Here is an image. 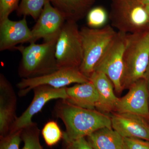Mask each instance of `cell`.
I'll return each instance as SVG.
<instances>
[{
    "label": "cell",
    "instance_id": "6da1fadb",
    "mask_svg": "<svg viewBox=\"0 0 149 149\" xmlns=\"http://www.w3.org/2000/svg\"><path fill=\"white\" fill-rule=\"evenodd\" d=\"M54 113L65 125L63 139L65 142L85 138L100 128L112 127L109 116L96 109L76 106L65 100L59 99L56 103Z\"/></svg>",
    "mask_w": 149,
    "mask_h": 149
},
{
    "label": "cell",
    "instance_id": "7a4b0ae2",
    "mask_svg": "<svg viewBox=\"0 0 149 149\" xmlns=\"http://www.w3.org/2000/svg\"><path fill=\"white\" fill-rule=\"evenodd\" d=\"M124 69L121 85L129 89L144 78L149 63V30L127 34L123 54Z\"/></svg>",
    "mask_w": 149,
    "mask_h": 149
},
{
    "label": "cell",
    "instance_id": "3957f363",
    "mask_svg": "<svg viewBox=\"0 0 149 149\" xmlns=\"http://www.w3.org/2000/svg\"><path fill=\"white\" fill-rule=\"evenodd\" d=\"M57 39L42 44L31 42L27 46L14 48L22 55L18 69L19 75L22 79L43 76L59 69L55 56Z\"/></svg>",
    "mask_w": 149,
    "mask_h": 149
},
{
    "label": "cell",
    "instance_id": "277c9868",
    "mask_svg": "<svg viewBox=\"0 0 149 149\" xmlns=\"http://www.w3.org/2000/svg\"><path fill=\"white\" fill-rule=\"evenodd\" d=\"M83 58L80 71L90 79L96 66L113 42L116 35L113 27L107 24L100 28L83 27L80 29Z\"/></svg>",
    "mask_w": 149,
    "mask_h": 149
},
{
    "label": "cell",
    "instance_id": "5b68a950",
    "mask_svg": "<svg viewBox=\"0 0 149 149\" xmlns=\"http://www.w3.org/2000/svg\"><path fill=\"white\" fill-rule=\"evenodd\" d=\"M109 19L112 27L126 34L149 28V17L139 0H111Z\"/></svg>",
    "mask_w": 149,
    "mask_h": 149
},
{
    "label": "cell",
    "instance_id": "8992f818",
    "mask_svg": "<svg viewBox=\"0 0 149 149\" xmlns=\"http://www.w3.org/2000/svg\"><path fill=\"white\" fill-rule=\"evenodd\" d=\"M55 56L58 68H80L83 61V50L77 22H65L56 43Z\"/></svg>",
    "mask_w": 149,
    "mask_h": 149
},
{
    "label": "cell",
    "instance_id": "52a82bcc",
    "mask_svg": "<svg viewBox=\"0 0 149 149\" xmlns=\"http://www.w3.org/2000/svg\"><path fill=\"white\" fill-rule=\"evenodd\" d=\"M90 81V79L80 71L79 68H59L50 74L36 77L23 78L17 87L19 91V97L26 96L35 87L46 85L56 88L66 87L72 83H83Z\"/></svg>",
    "mask_w": 149,
    "mask_h": 149
},
{
    "label": "cell",
    "instance_id": "ba28073f",
    "mask_svg": "<svg viewBox=\"0 0 149 149\" xmlns=\"http://www.w3.org/2000/svg\"><path fill=\"white\" fill-rule=\"evenodd\" d=\"M127 35L124 32H117L113 42L94 71L105 74L112 83L115 92L118 95L123 91L121 80L124 69L123 54Z\"/></svg>",
    "mask_w": 149,
    "mask_h": 149
},
{
    "label": "cell",
    "instance_id": "9c48e42d",
    "mask_svg": "<svg viewBox=\"0 0 149 149\" xmlns=\"http://www.w3.org/2000/svg\"><path fill=\"white\" fill-rule=\"evenodd\" d=\"M32 91L34 97L32 102L22 114L17 117L10 133L22 130L31 124L33 116L41 111L50 101L55 99L66 100L68 97L66 87L56 88L48 85H40Z\"/></svg>",
    "mask_w": 149,
    "mask_h": 149
},
{
    "label": "cell",
    "instance_id": "30bf717a",
    "mask_svg": "<svg viewBox=\"0 0 149 149\" xmlns=\"http://www.w3.org/2000/svg\"><path fill=\"white\" fill-rule=\"evenodd\" d=\"M119 98L114 112L136 114L149 121V90L146 81L140 79Z\"/></svg>",
    "mask_w": 149,
    "mask_h": 149
},
{
    "label": "cell",
    "instance_id": "8fae6325",
    "mask_svg": "<svg viewBox=\"0 0 149 149\" xmlns=\"http://www.w3.org/2000/svg\"><path fill=\"white\" fill-rule=\"evenodd\" d=\"M37 21L31 30L32 39L29 43L36 42L40 39L45 42L57 39L66 21L50 1L46 3Z\"/></svg>",
    "mask_w": 149,
    "mask_h": 149
},
{
    "label": "cell",
    "instance_id": "7c38bea8",
    "mask_svg": "<svg viewBox=\"0 0 149 149\" xmlns=\"http://www.w3.org/2000/svg\"><path fill=\"white\" fill-rule=\"evenodd\" d=\"M17 98L13 87L2 73L0 74V136L10 133L16 121Z\"/></svg>",
    "mask_w": 149,
    "mask_h": 149
},
{
    "label": "cell",
    "instance_id": "4fadbf2b",
    "mask_svg": "<svg viewBox=\"0 0 149 149\" xmlns=\"http://www.w3.org/2000/svg\"><path fill=\"white\" fill-rule=\"evenodd\" d=\"M112 128L123 138H137L149 141V123L136 114L113 112L110 115Z\"/></svg>",
    "mask_w": 149,
    "mask_h": 149
},
{
    "label": "cell",
    "instance_id": "5bb4252c",
    "mask_svg": "<svg viewBox=\"0 0 149 149\" xmlns=\"http://www.w3.org/2000/svg\"><path fill=\"white\" fill-rule=\"evenodd\" d=\"M31 39L32 32L26 17L19 21L8 18L0 22V51L12 49L18 44L29 43Z\"/></svg>",
    "mask_w": 149,
    "mask_h": 149
},
{
    "label": "cell",
    "instance_id": "9a60e30c",
    "mask_svg": "<svg viewBox=\"0 0 149 149\" xmlns=\"http://www.w3.org/2000/svg\"><path fill=\"white\" fill-rule=\"evenodd\" d=\"M90 80L97 92L98 99L96 110L110 116L114 112L119 98L115 95L112 83L105 74L98 71H94Z\"/></svg>",
    "mask_w": 149,
    "mask_h": 149
},
{
    "label": "cell",
    "instance_id": "2e32d148",
    "mask_svg": "<svg viewBox=\"0 0 149 149\" xmlns=\"http://www.w3.org/2000/svg\"><path fill=\"white\" fill-rule=\"evenodd\" d=\"M66 91L68 97L65 100L69 103L83 108L96 109L98 97L95 87L91 80L66 87Z\"/></svg>",
    "mask_w": 149,
    "mask_h": 149
},
{
    "label": "cell",
    "instance_id": "e0dca14e",
    "mask_svg": "<svg viewBox=\"0 0 149 149\" xmlns=\"http://www.w3.org/2000/svg\"><path fill=\"white\" fill-rule=\"evenodd\" d=\"M66 21L77 22L87 16L95 0H50Z\"/></svg>",
    "mask_w": 149,
    "mask_h": 149
},
{
    "label": "cell",
    "instance_id": "ac0fdd59",
    "mask_svg": "<svg viewBox=\"0 0 149 149\" xmlns=\"http://www.w3.org/2000/svg\"><path fill=\"white\" fill-rule=\"evenodd\" d=\"M87 138L94 149H124L123 137L112 127L100 128Z\"/></svg>",
    "mask_w": 149,
    "mask_h": 149
},
{
    "label": "cell",
    "instance_id": "d6986e66",
    "mask_svg": "<svg viewBox=\"0 0 149 149\" xmlns=\"http://www.w3.org/2000/svg\"><path fill=\"white\" fill-rule=\"evenodd\" d=\"M40 130L37 123L33 122L22 130V140L24 146L22 149H44L40 144Z\"/></svg>",
    "mask_w": 149,
    "mask_h": 149
},
{
    "label": "cell",
    "instance_id": "ffe728a7",
    "mask_svg": "<svg viewBox=\"0 0 149 149\" xmlns=\"http://www.w3.org/2000/svg\"><path fill=\"white\" fill-rule=\"evenodd\" d=\"M48 1L50 0H21L17 10V15L24 17L29 15L37 20Z\"/></svg>",
    "mask_w": 149,
    "mask_h": 149
},
{
    "label": "cell",
    "instance_id": "44dd1931",
    "mask_svg": "<svg viewBox=\"0 0 149 149\" xmlns=\"http://www.w3.org/2000/svg\"><path fill=\"white\" fill-rule=\"evenodd\" d=\"M42 133L48 146H53L63 139V132L62 131L57 123L54 120L48 121L45 124Z\"/></svg>",
    "mask_w": 149,
    "mask_h": 149
},
{
    "label": "cell",
    "instance_id": "7402d4cb",
    "mask_svg": "<svg viewBox=\"0 0 149 149\" xmlns=\"http://www.w3.org/2000/svg\"><path fill=\"white\" fill-rule=\"evenodd\" d=\"M87 24L92 28H100L107 25L109 18L107 12L103 7L92 8L87 15Z\"/></svg>",
    "mask_w": 149,
    "mask_h": 149
},
{
    "label": "cell",
    "instance_id": "603a6c76",
    "mask_svg": "<svg viewBox=\"0 0 149 149\" xmlns=\"http://www.w3.org/2000/svg\"><path fill=\"white\" fill-rule=\"evenodd\" d=\"M22 130L11 132L1 138L0 149H19L22 140Z\"/></svg>",
    "mask_w": 149,
    "mask_h": 149
},
{
    "label": "cell",
    "instance_id": "cb8c5ba5",
    "mask_svg": "<svg viewBox=\"0 0 149 149\" xmlns=\"http://www.w3.org/2000/svg\"><path fill=\"white\" fill-rule=\"evenodd\" d=\"M20 0H0V22L9 18L13 12L18 8Z\"/></svg>",
    "mask_w": 149,
    "mask_h": 149
},
{
    "label": "cell",
    "instance_id": "d4e9b609",
    "mask_svg": "<svg viewBox=\"0 0 149 149\" xmlns=\"http://www.w3.org/2000/svg\"><path fill=\"white\" fill-rule=\"evenodd\" d=\"M124 149H149V141L137 138H123Z\"/></svg>",
    "mask_w": 149,
    "mask_h": 149
},
{
    "label": "cell",
    "instance_id": "484cf974",
    "mask_svg": "<svg viewBox=\"0 0 149 149\" xmlns=\"http://www.w3.org/2000/svg\"><path fill=\"white\" fill-rule=\"evenodd\" d=\"M65 143L66 145L65 149H94L85 138H80L71 142Z\"/></svg>",
    "mask_w": 149,
    "mask_h": 149
},
{
    "label": "cell",
    "instance_id": "4316f807",
    "mask_svg": "<svg viewBox=\"0 0 149 149\" xmlns=\"http://www.w3.org/2000/svg\"><path fill=\"white\" fill-rule=\"evenodd\" d=\"M144 78L146 81L149 90V63L146 71V73H145Z\"/></svg>",
    "mask_w": 149,
    "mask_h": 149
},
{
    "label": "cell",
    "instance_id": "83f0119b",
    "mask_svg": "<svg viewBox=\"0 0 149 149\" xmlns=\"http://www.w3.org/2000/svg\"><path fill=\"white\" fill-rule=\"evenodd\" d=\"M144 6L149 4V0H139Z\"/></svg>",
    "mask_w": 149,
    "mask_h": 149
},
{
    "label": "cell",
    "instance_id": "f1b7e54d",
    "mask_svg": "<svg viewBox=\"0 0 149 149\" xmlns=\"http://www.w3.org/2000/svg\"><path fill=\"white\" fill-rule=\"evenodd\" d=\"M145 9H146V11L147 13H148V15L149 17V4L145 5Z\"/></svg>",
    "mask_w": 149,
    "mask_h": 149
},
{
    "label": "cell",
    "instance_id": "f546056e",
    "mask_svg": "<svg viewBox=\"0 0 149 149\" xmlns=\"http://www.w3.org/2000/svg\"></svg>",
    "mask_w": 149,
    "mask_h": 149
},
{
    "label": "cell",
    "instance_id": "4dcf8cb0",
    "mask_svg": "<svg viewBox=\"0 0 149 149\" xmlns=\"http://www.w3.org/2000/svg\"></svg>",
    "mask_w": 149,
    "mask_h": 149
}]
</instances>
